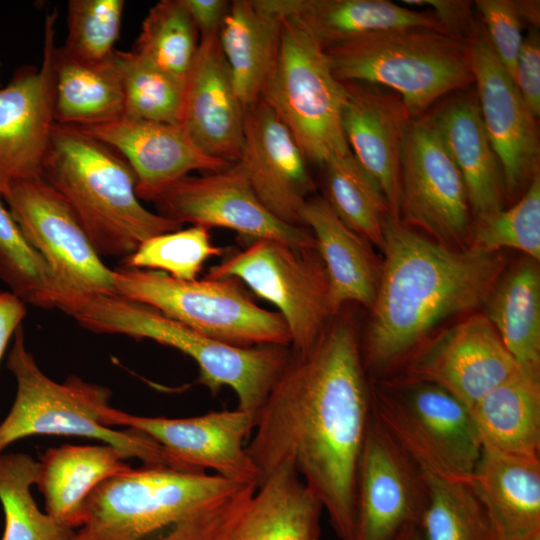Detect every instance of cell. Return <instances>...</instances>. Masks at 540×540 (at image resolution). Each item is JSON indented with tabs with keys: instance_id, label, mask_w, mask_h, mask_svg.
<instances>
[{
	"instance_id": "1",
	"label": "cell",
	"mask_w": 540,
	"mask_h": 540,
	"mask_svg": "<svg viewBox=\"0 0 540 540\" xmlns=\"http://www.w3.org/2000/svg\"><path fill=\"white\" fill-rule=\"evenodd\" d=\"M372 417L355 327L340 318L304 352H291L257 413L246 452L258 485L289 463L340 540H353L359 461Z\"/></svg>"
},
{
	"instance_id": "2",
	"label": "cell",
	"mask_w": 540,
	"mask_h": 540,
	"mask_svg": "<svg viewBox=\"0 0 540 540\" xmlns=\"http://www.w3.org/2000/svg\"><path fill=\"white\" fill-rule=\"evenodd\" d=\"M385 258L371 309L364 367L382 371L408 356L443 320L484 305L505 270V256L452 249L390 215Z\"/></svg>"
},
{
	"instance_id": "3",
	"label": "cell",
	"mask_w": 540,
	"mask_h": 540,
	"mask_svg": "<svg viewBox=\"0 0 540 540\" xmlns=\"http://www.w3.org/2000/svg\"><path fill=\"white\" fill-rule=\"evenodd\" d=\"M256 489L205 471L131 468L91 493L74 540H226Z\"/></svg>"
},
{
	"instance_id": "4",
	"label": "cell",
	"mask_w": 540,
	"mask_h": 540,
	"mask_svg": "<svg viewBox=\"0 0 540 540\" xmlns=\"http://www.w3.org/2000/svg\"><path fill=\"white\" fill-rule=\"evenodd\" d=\"M42 177L70 206L101 257L126 258L145 240L183 226L146 209L127 161L78 126L55 123Z\"/></svg>"
},
{
	"instance_id": "5",
	"label": "cell",
	"mask_w": 540,
	"mask_h": 540,
	"mask_svg": "<svg viewBox=\"0 0 540 540\" xmlns=\"http://www.w3.org/2000/svg\"><path fill=\"white\" fill-rule=\"evenodd\" d=\"M67 314L94 333L150 339L181 351L195 361L199 382L212 394L230 387L237 408L256 417L290 356L285 346L238 347L220 342L118 295H82Z\"/></svg>"
},
{
	"instance_id": "6",
	"label": "cell",
	"mask_w": 540,
	"mask_h": 540,
	"mask_svg": "<svg viewBox=\"0 0 540 540\" xmlns=\"http://www.w3.org/2000/svg\"><path fill=\"white\" fill-rule=\"evenodd\" d=\"M6 365L16 379L17 390L0 424V454L11 443L31 435L81 436L112 445L126 458L140 459L145 466L180 469L147 435L132 429L117 431L108 425L107 412L112 407L108 388L77 376L62 383L50 379L26 349L21 326L14 334Z\"/></svg>"
},
{
	"instance_id": "7",
	"label": "cell",
	"mask_w": 540,
	"mask_h": 540,
	"mask_svg": "<svg viewBox=\"0 0 540 540\" xmlns=\"http://www.w3.org/2000/svg\"><path fill=\"white\" fill-rule=\"evenodd\" d=\"M325 53L337 79L395 92L412 118L474 83L468 43L434 29L373 32L327 47Z\"/></svg>"
},
{
	"instance_id": "8",
	"label": "cell",
	"mask_w": 540,
	"mask_h": 540,
	"mask_svg": "<svg viewBox=\"0 0 540 540\" xmlns=\"http://www.w3.org/2000/svg\"><path fill=\"white\" fill-rule=\"evenodd\" d=\"M369 384L375 419L420 471L469 483L482 443L464 403L433 383L405 376Z\"/></svg>"
},
{
	"instance_id": "9",
	"label": "cell",
	"mask_w": 540,
	"mask_h": 540,
	"mask_svg": "<svg viewBox=\"0 0 540 540\" xmlns=\"http://www.w3.org/2000/svg\"><path fill=\"white\" fill-rule=\"evenodd\" d=\"M281 17L280 47L261 100L289 129L307 161L323 166L351 152L341 124L345 85L313 34L297 18Z\"/></svg>"
},
{
	"instance_id": "10",
	"label": "cell",
	"mask_w": 540,
	"mask_h": 540,
	"mask_svg": "<svg viewBox=\"0 0 540 540\" xmlns=\"http://www.w3.org/2000/svg\"><path fill=\"white\" fill-rule=\"evenodd\" d=\"M114 293L144 304L190 329L238 346L291 345L278 312L258 306L234 278L179 280L154 270H113Z\"/></svg>"
},
{
	"instance_id": "11",
	"label": "cell",
	"mask_w": 540,
	"mask_h": 540,
	"mask_svg": "<svg viewBox=\"0 0 540 540\" xmlns=\"http://www.w3.org/2000/svg\"><path fill=\"white\" fill-rule=\"evenodd\" d=\"M206 277L237 279L275 305L288 327L294 352L308 350L335 315L327 273L316 248L253 240L212 266Z\"/></svg>"
},
{
	"instance_id": "12",
	"label": "cell",
	"mask_w": 540,
	"mask_h": 540,
	"mask_svg": "<svg viewBox=\"0 0 540 540\" xmlns=\"http://www.w3.org/2000/svg\"><path fill=\"white\" fill-rule=\"evenodd\" d=\"M400 220L449 248L470 246L473 221L466 187L430 115L413 118L404 139Z\"/></svg>"
},
{
	"instance_id": "13",
	"label": "cell",
	"mask_w": 540,
	"mask_h": 540,
	"mask_svg": "<svg viewBox=\"0 0 540 540\" xmlns=\"http://www.w3.org/2000/svg\"><path fill=\"white\" fill-rule=\"evenodd\" d=\"M4 201L28 242L73 294L115 295L113 270L63 197L42 176L17 181Z\"/></svg>"
},
{
	"instance_id": "14",
	"label": "cell",
	"mask_w": 540,
	"mask_h": 540,
	"mask_svg": "<svg viewBox=\"0 0 540 540\" xmlns=\"http://www.w3.org/2000/svg\"><path fill=\"white\" fill-rule=\"evenodd\" d=\"M158 213L181 225L221 227L248 239H271L297 248H316L312 234L274 217L259 201L241 167L201 176L187 175L155 201Z\"/></svg>"
},
{
	"instance_id": "15",
	"label": "cell",
	"mask_w": 540,
	"mask_h": 540,
	"mask_svg": "<svg viewBox=\"0 0 540 540\" xmlns=\"http://www.w3.org/2000/svg\"><path fill=\"white\" fill-rule=\"evenodd\" d=\"M56 10L47 13L39 67H21L0 87V198L17 181L42 176L54 119Z\"/></svg>"
},
{
	"instance_id": "16",
	"label": "cell",
	"mask_w": 540,
	"mask_h": 540,
	"mask_svg": "<svg viewBox=\"0 0 540 540\" xmlns=\"http://www.w3.org/2000/svg\"><path fill=\"white\" fill-rule=\"evenodd\" d=\"M468 50L481 117L501 165L506 199L517 201L540 172L538 118L495 55L484 26Z\"/></svg>"
},
{
	"instance_id": "17",
	"label": "cell",
	"mask_w": 540,
	"mask_h": 540,
	"mask_svg": "<svg viewBox=\"0 0 540 540\" xmlns=\"http://www.w3.org/2000/svg\"><path fill=\"white\" fill-rule=\"evenodd\" d=\"M107 422L141 432L161 445L182 470L205 471L258 485V471L246 452L245 439L256 416L247 411H212L188 418L144 417L111 407Z\"/></svg>"
},
{
	"instance_id": "18",
	"label": "cell",
	"mask_w": 540,
	"mask_h": 540,
	"mask_svg": "<svg viewBox=\"0 0 540 540\" xmlns=\"http://www.w3.org/2000/svg\"><path fill=\"white\" fill-rule=\"evenodd\" d=\"M403 376L433 383L469 409L521 370L483 313H473L420 344Z\"/></svg>"
},
{
	"instance_id": "19",
	"label": "cell",
	"mask_w": 540,
	"mask_h": 540,
	"mask_svg": "<svg viewBox=\"0 0 540 540\" xmlns=\"http://www.w3.org/2000/svg\"><path fill=\"white\" fill-rule=\"evenodd\" d=\"M423 502L420 470L372 413L358 467L353 540H394L418 526Z\"/></svg>"
},
{
	"instance_id": "20",
	"label": "cell",
	"mask_w": 540,
	"mask_h": 540,
	"mask_svg": "<svg viewBox=\"0 0 540 540\" xmlns=\"http://www.w3.org/2000/svg\"><path fill=\"white\" fill-rule=\"evenodd\" d=\"M237 162L262 205L283 223L302 227L300 212L314 191L308 161L289 129L262 100L246 110Z\"/></svg>"
},
{
	"instance_id": "21",
	"label": "cell",
	"mask_w": 540,
	"mask_h": 540,
	"mask_svg": "<svg viewBox=\"0 0 540 540\" xmlns=\"http://www.w3.org/2000/svg\"><path fill=\"white\" fill-rule=\"evenodd\" d=\"M119 153L136 176L140 200L154 202L169 186L192 171L224 170L234 163L203 152L177 124L121 117L78 126Z\"/></svg>"
},
{
	"instance_id": "22",
	"label": "cell",
	"mask_w": 540,
	"mask_h": 540,
	"mask_svg": "<svg viewBox=\"0 0 540 540\" xmlns=\"http://www.w3.org/2000/svg\"><path fill=\"white\" fill-rule=\"evenodd\" d=\"M343 83L341 124L348 147L379 184L390 216L400 220L402 148L413 118L395 92L372 84Z\"/></svg>"
},
{
	"instance_id": "23",
	"label": "cell",
	"mask_w": 540,
	"mask_h": 540,
	"mask_svg": "<svg viewBox=\"0 0 540 540\" xmlns=\"http://www.w3.org/2000/svg\"><path fill=\"white\" fill-rule=\"evenodd\" d=\"M245 114L218 33L201 38L185 82L180 126L209 156L236 163L243 145Z\"/></svg>"
},
{
	"instance_id": "24",
	"label": "cell",
	"mask_w": 540,
	"mask_h": 540,
	"mask_svg": "<svg viewBox=\"0 0 540 540\" xmlns=\"http://www.w3.org/2000/svg\"><path fill=\"white\" fill-rule=\"evenodd\" d=\"M432 122L457 166L475 220L504 209V178L481 117L476 92L454 97Z\"/></svg>"
},
{
	"instance_id": "25",
	"label": "cell",
	"mask_w": 540,
	"mask_h": 540,
	"mask_svg": "<svg viewBox=\"0 0 540 540\" xmlns=\"http://www.w3.org/2000/svg\"><path fill=\"white\" fill-rule=\"evenodd\" d=\"M300 221L312 230L324 264L334 314L348 302L372 309L381 266L370 244L346 226L324 197L311 196L300 212Z\"/></svg>"
},
{
	"instance_id": "26",
	"label": "cell",
	"mask_w": 540,
	"mask_h": 540,
	"mask_svg": "<svg viewBox=\"0 0 540 540\" xmlns=\"http://www.w3.org/2000/svg\"><path fill=\"white\" fill-rule=\"evenodd\" d=\"M469 484L500 540H524L540 533V457L482 446Z\"/></svg>"
},
{
	"instance_id": "27",
	"label": "cell",
	"mask_w": 540,
	"mask_h": 540,
	"mask_svg": "<svg viewBox=\"0 0 540 540\" xmlns=\"http://www.w3.org/2000/svg\"><path fill=\"white\" fill-rule=\"evenodd\" d=\"M125 459L120 450L105 443L48 449L40 458L36 482L46 512L69 528H80L91 493L109 478L131 469Z\"/></svg>"
},
{
	"instance_id": "28",
	"label": "cell",
	"mask_w": 540,
	"mask_h": 540,
	"mask_svg": "<svg viewBox=\"0 0 540 540\" xmlns=\"http://www.w3.org/2000/svg\"><path fill=\"white\" fill-rule=\"evenodd\" d=\"M279 16L297 18L325 48L369 33L427 28L443 32L432 12L387 0H260ZM444 33V32H443Z\"/></svg>"
},
{
	"instance_id": "29",
	"label": "cell",
	"mask_w": 540,
	"mask_h": 540,
	"mask_svg": "<svg viewBox=\"0 0 540 540\" xmlns=\"http://www.w3.org/2000/svg\"><path fill=\"white\" fill-rule=\"evenodd\" d=\"M282 17L260 0H234L218 30V42L245 110L261 100L276 61Z\"/></svg>"
},
{
	"instance_id": "30",
	"label": "cell",
	"mask_w": 540,
	"mask_h": 540,
	"mask_svg": "<svg viewBox=\"0 0 540 540\" xmlns=\"http://www.w3.org/2000/svg\"><path fill=\"white\" fill-rule=\"evenodd\" d=\"M323 507L289 463L256 489L226 540H319Z\"/></svg>"
},
{
	"instance_id": "31",
	"label": "cell",
	"mask_w": 540,
	"mask_h": 540,
	"mask_svg": "<svg viewBox=\"0 0 540 540\" xmlns=\"http://www.w3.org/2000/svg\"><path fill=\"white\" fill-rule=\"evenodd\" d=\"M524 257L504 270L483 314L518 367L540 380V270Z\"/></svg>"
},
{
	"instance_id": "32",
	"label": "cell",
	"mask_w": 540,
	"mask_h": 540,
	"mask_svg": "<svg viewBox=\"0 0 540 540\" xmlns=\"http://www.w3.org/2000/svg\"><path fill=\"white\" fill-rule=\"evenodd\" d=\"M53 68L55 123L90 126L123 117L124 92L117 50L103 60L85 61L56 47Z\"/></svg>"
},
{
	"instance_id": "33",
	"label": "cell",
	"mask_w": 540,
	"mask_h": 540,
	"mask_svg": "<svg viewBox=\"0 0 540 540\" xmlns=\"http://www.w3.org/2000/svg\"><path fill=\"white\" fill-rule=\"evenodd\" d=\"M470 412L483 447L540 457V380L519 370L482 396Z\"/></svg>"
},
{
	"instance_id": "34",
	"label": "cell",
	"mask_w": 540,
	"mask_h": 540,
	"mask_svg": "<svg viewBox=\"0 0 540 540\" xmlns=\"http://www.w3.org/2000/svg\"><path fill=\"white\" fill-rule=\"evenodd\" d=\"M322 167L324 198L336 215L365 241L382 250L384 224L390 211L379 184L351 152L330 158Z\"/></svg>"
},
{
	"instance_id": "35",
	"label": "cell",
	"mask_w": 540,
	"mask_h": 540,
	"mask_svg": "<svg viewBox=\"0 0 540 540\" xmlns=\"http://www.w3.org/2000/svg\"><path fill=\"white\" fill-rule=\"evenodd\" d=\"M420 472L424 502L418 529L423 540H500L469 483Z\"/></svg>"
},
{
	"instance_id": "36",
	"label": "cell",
	"mask_w": 540,
	"mask_h": 540,
	"mask_svg": "<svg viewBox=\"0 0 540 540\" xmlns=\"http://www.w3.org/2000/svg\"><path fill=\"white\" fill-rule=\"evenodd\" d=\"M0 278L25 303L66 312L78 296L55 276L0 202Z\"/></svg>"
},
{
	"instance_id": "37",
	"label": "cell",
	"mask_w": 540,
	"mask_h": 540,
	"mask_svg": "<svg viewBox=\"0 0 540 540\" xmlns=\"http://www.w3.org/2000/svg\"><path fill=\"white\" fill-rule=\"evenodd\" d=\"M39 462L24 453L0 454V502L5 516L2 540H74L76 530L43 513L31 493Z\"/></svg>"
},
{
	"instance_id": "38",
	"label": "cell",
	"mask_w": 540,
	"mask_h": 540,
	"mask_svg": "<svg viewBox=\"0 0 540 540\" xmlns=\"http://www.w3.org/2000/svg\"><path fill=\"white\" fill-rule=\"evenodd\" d=\"M199 45V32L182 0H161L144 18L131 51L185 83Z\"/></svg>"
},
{
	"instance_id": "39",
	"label": "cell",
	"mask_w": 540,
	"mask_h": 540,
	"mask_svg": "<svg viewBox=\"0 0 540 540\" xmlns=\"http://www.w3.org/2000/svg\"><path fill=\"white\" fill-rule=\"evenodd\" d=\"M117 52L124 92L123 117L180 125L185 83L132 51Z\"/></svg>"
},
{
	"instance_id": "40",
	"label": "cell",
	"mask_w": 540,
	"mask_h": 540,
	"mask_svg": "<svg viewBox=\"0 0 540 540\" xmlns=\"http://www.w3.org/2000/svg\"><path fill=\"white\" fill-rule=\"evenodd\" d=\"M469 248L499 252L511 248L540 260V172L521 197L502 209L473 222Z\"/></svg>"
},
{
	"instance_id": "41",
	"label": "cell",
	"mask_w": 540,
	"mask_h": 540,
	"mask_svg": "<svg viewBox=\"0 0 540 540\" xmlns=\"http://www.w3.org/2000/svg\"><path fill=\"white\" fill-rule=\"evenodd\" d=\"M224 252L225 248L212 243L209 229L192 225L145 240L124 258V267L160 271L179 280H195L206 260Z\"/></svg>"
},
{
	"instance_id": "42",
	"label": "cell",
	"mask_w": 540,
	"mask_h": 540,
	"mask_svg": "<svg viewBox=\"0 0 540 540\" xmlns=\"http://www.w3.org/2000/svg\"><path fill=\"white\" fill-rule=\"evenodd\" d=\"M125 1L70 0L67 3V35L60 49L85 61L111 56L119 38Z\"/></svg>"
},
{
	"instance_id": "43",
	"label": "cell",
	"mask_w": 540,
	"mask_h": 540,
	"mask_svg": "<svg viewBox=\"0 0 540 540\" xmlns=\"http://www.w3.org/2000/svg\"><path fill=\"white\" fill-rule=\"evenodd\" d=\"M484 28L498 60L512 80L522 46V19L514 0H477ZM515 83V82H514Z\"/></svg>"
},
{
	"instance_id": "44",
	"label": "cell",
	"mask_w": 540,
	"mask_h": 540,
	"mask_svg": "<svg viewBox=\"0 0 540 540\" xmlns=\"http://www.w3.org/2000/svg\"><path fill=\"white\" fill-rule=\"evenodd\" d=\"M401 3L431 8L443 32L465 43L472 41L480 29L472 12V1L402 0Z\"/></svg>"
},
{
	"instance_id": "45",
	"label": "cell",
	"mask_w": 540,
	"mask_h": 540,
	"mask_svg": "<svg viewBox=\"0 0 540 540\" xmlns=\"http://www.w3.org/2000/svg\"><path fill=\"white\" fill-rule=\"evenodd\" d=\"M530 112L540 115V38L535 30L523 38L514 80Z\"/></svg>"
},
{
	"instance_id": "46",
	"label": "cell",
	"mask_w": 540,
	"mask_h": 540,
	"mask_svg": "<svg viewBox=\"0 0 540 540\" xmlns=\"http://www.w3.org/2000/svg\"><path fill=\"white\" fill-rule=\"evenodd\" d=\"M182 2L189 12L201 39L218 33L231 1L182 0Z\"/></svg>"
},
{
	"instance_id": "47",
	"label": "cell",
	"mask_w": 540,
	"mask_h": 540,
	"mask_svg": "<svg viewBox=\"0 0 540 540\" xmlns=\"http://www.w3.org/2000/svg\"><path fill=\"white\" fill-rule=\"evenodd\" d=\"M26 303L15 293L0 290V360L27 314Z\"/></svg>"
},
{
	"instance_id": "48",
	"label": "cell",
	"mask_w": 540,
	"mask_h": 540,
	"mask_svg": "<svg viewBox=\"0 0 540 540\" xmlns=\"http://www.w3.org/2000/svg\"><path fill=\"white\" fill-rule=\"evenodd\" d=\"M515 5L522 21H527L533 28H538L540 20L539 1L517 0Z\"/></svg>"
},
{
	"instance_id": "49",
	"label": "cell",
	"mask_w": 540,
	"mask_h": 540,
	"mask_svg": "<svg viewBox=\"0 0 540 540\" xmlns=\"http://www.w3.org/2000/svg\"><path fill=\"white\" fill-rule=\"evenodd\" d=\"M394 540H423L418 526H412L403 531Z\"/></svg>"
},
{
	"instance_id": "50",
	"label": "cell",
	"mask_w": 540,
	"mask_h": 540,
	"mask_svg": "<svg viewBox=\"0 0 540 540\" xmlns=\"http://www.w3.org/2000/svg\"><path fill=\"white\" fill-rule=\"evenodd\" d=\"M524 540H540V533H536L533 536H531V537H529L527 539H524Z\"/></svg>"
},
{
	"instance_id": "51",
	"label": "cell",
	"mask_w": 540,
	"mask_h": 540,
	"mask_svg": "<svg viewBox=\"0 0 540 540\" xmlns=\"http://www.w3.org/2000/svg\"><path fill=\"white\" fill-rule=\"evenodd\" d=\"M0 68H1V63H0ZM1 86H2V85H1V83H0V87H1Z\"/></svg>"
}]
</instances>
